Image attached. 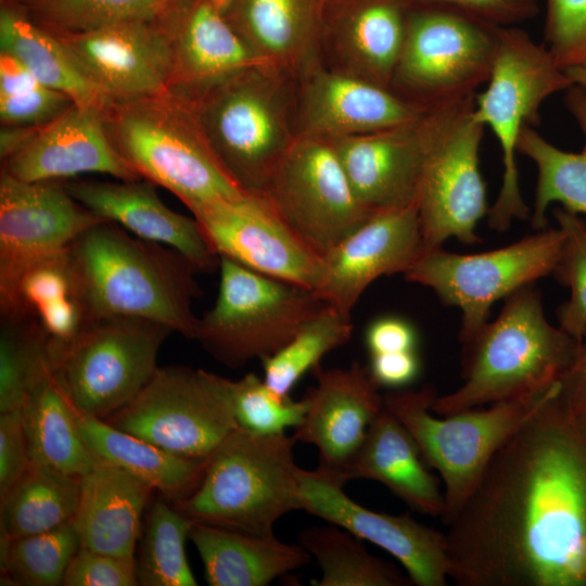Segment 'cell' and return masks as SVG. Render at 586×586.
Returning <instances> with one entry per match:
<instances>
[{
  "instance_id": "7a4b0ae2",
  "label": "cell",
  "mask_w": 586,
  "mask_h": 586,
  "mask_svg": "<svg viewBox=\"0 0 586 586\" xmlns=\"http://www.w3.org/2000/svg\"><path fill=\"white\" fill-rule=\"evenodd\" d=\"M77 295L91 320L149 319L193 339L199 318L192 302L201 294L199 269L177 251L103 221L67 249Z\"/></svg>"
},
{
  "instance_id": "836d02e7",
  "label": "cell",
  "mask_w": 586,
  "mask_h": 586,
  "mask_svg": "<svg viewBox=\"0 0 586 586\" xmlns=\"http://www.w3.org/2000/svg\"><path fill=\"white\" fill-rule=\"evenodd\" d=\"M28 454L33 463L80 477L98 459L84 442L78 415L48 370L21 407Z\"/></svg>"
},
{
  "instance_id": "11a10c76",
  "label": "cell",
  "mask_w": 586,
  "mask_h": 586,
  "mask_svg": "<svg viewBox=\"0 0 586 586\" xmlns=\"http://www.w3.org/2000/svg\"><path fill=\"white\" fill-rule=\"evenodd\" d=\"M572 84L586 90V55L578 63L564 68Z\"/></svg>"
},
{
  "instance_id": "f6af8a7d",
  "label": "cell",
  "mask_w": 586,
  "mask_h": 586,
  "mask_svg": "<svg viewBox=\"0 0 586 586\" xmlns=\"http://www.w3.org/2000/svg\"><path fill=\"white\" fill-rule=\"evenodd\" d=\"M230 400L238 425L258 434H281L303 420L308 399L292 400L275 394L254 373L230 380Z\"/></svg>"
},
{
  "instance_id": "1f68e13d",
  "label": "cell",
  "mask_w": 586,
  "mask_h": 586,
  "mask_svg": "<svg viewBox=\"0 0 586 586\" xmlns=\"http://www.w3.org/2000/svg\"><path fill=\"white\" fill-rule=\"evenodd\" d=\"M78 428L97 459L145 482L173 505L190 496L202 481L207 460L173 455L100 418L78 416Z\"/></svg>"
},
{
  "instance_id": "74e56055",
  "label": "cell",
  "mask_w": 586,
  "mask_h": 586,
  "mask_svg": "<svg viewBox=\"0 0 586 586\" xmlns=\"http://www.w3.org/2000/svg\"><path fill=\"white\" fill-rule=\"evenodd\" d=\"M352 332L351 315L327 304L283 347L262 360L264 382L278 396L288 397L327 353L349 341Z\"/></svg>"
},
{
  "instance_id": "3957f363",
  "label": "cell",
  "mask_w": 586,
  "mask_h": 586,
  "mask_svg": "<svg viewBox=\"0 0 586 586\" xmlns=\"http://www.w3.org/2000/svg\"><path fill=\"white\" fill-rule=\"evenodd\" d=\"M578 341L544 314L533 285L505 298L501 311L462 343L461 385L438 396L432 411L448 416L546 391L572 360Z\"/></svg>"
},
{
  "instance_id": "5b68a950",
  "label": "cell",
  "mask_w": 586,
  "mask_h": 586,
  "mask_svg": "<svg viewBox=\"0 0 586 586\" xmlns=\"http://www.w3.org/2000/svg\"><path fill=\"white\" fill-rule=\"evenodd\" d=\"M293 81L256 64L189 98L211 148L245 192H264L296 137Z\"/></svg>"
},
{
  "instance_id": "d6986e66",
  "label": "cell",
  "mask_w": 586,
  "mask_h": 586,
  "mask_svg": "<svg viewBox=\"0 0 586 586\" xmlns=\"http://www.w3.org/2000/svg\"><path fill=\"white\" fill-rule=\"evenodd\" d=\"M297 475L302 510L387 551L413 585H447L451 563L446 533L417 522L409 513L396 515L362 507L343 491L345 483L320 468H300Z\"/></svg>"
},
{
  "instance_id": "9a60e30c",
  "label": "cell",
  "mask_w": 586,
  "mask_h": 586,
  "mask_svg": "<svg viewBox=\"0 0 586 586\" xmlns=\"http://www.w3.org/2000/svg\"><path fill=\"white\" fill-rule=\"evenodd\" d=\"M474 97L459 103L426 154L417 200L424 252L449 238L481 242L475 229L488 213L479 158L485 127L473 118Z\"/></svg>"
},
{
  "instance_id": "60d3db41",
  "label": "cell",
  "mask_w": 586,
  "mask_h": 586,
  "mask_svg": "<svg viewBox=\"0 0 586 586\" xmlns=\"http://www.w3.org/2000/svg\"><path fill=\"white\" fill-rule=\"evenodd\" d=\"M81 547L73 520L50 531L24 537H1L4 581L14 585H62L65 572Z\"/></svg>"
},
{
  "instance_id": "cb8c5ba5",
  "label": "cell",
  "mask_w": 586,
  "mask_h": 586,
  "mask_svg": "<svg viewBox=\"0 0 586 586\" xmlns=\"http://www.w3.org/2000/svg\"><path fill=\"white\" fill-rule=\"evenodd\" d=\"M311 371L317 384L306 395L308 408L293 436L314 445L319 451L318 468L342 481L341 473L384 409L383 395L368 367L358 362L345 369L318 365Z\"/></svg>"
},
{
  "instance_id": "9c48e42d",
  "label": "cell",
  "mask_w": 586,
  "mask_h": 586,
  "mask_svg": "<svg viewBox=\"0 0 586 586\" xmlns=\"http://www.w3.org/2000/svg\"><path fill=\"white\" fill-rule=\"evenodd\" d=\"M215 305L198 320L194 340L215 359L238 368L283 347L327 303L309 289L220 257Z\"/></svg>"
},
{
  "instance_id": "6da1fadb",
  "label": "cell",
  "mask_w": 586,
  "mask_h": 586,
  "mask_svg": "<svg viewBox=\"0 0 586 586\" xmlns=\"http://www.w3.org/2000/svg\"><path fill=\"white\" fill-rule=\"evenodd\" d=\"M498 449L447 524L459 586H586V418L557 396Z\"/></svg>"
},
{
  "instance_id": "83f0119b",
  "label": "cell",
  "mask_w": 586,
  "mask_h": 586,
  "mask_svg": "<svg viewBox=\"0 0 586 586\" xmlns=\"http://www.w3.org/2000/svg\"><path fill=\"white\" fill-rule=\"evenodd\" d=\"M242 40L262 64L294 79L320 62L329 0H220Z\"/></svg>"
},
{
  "instance_id": "f1b7e54d",
  "label": "cell",
  "mask_w": 586,
  "mask_h": 586,
  "mask_svg": "<svg viewBox=\"0 0 586 586\" xmlns=\"http://www.w3.org/2000/svg\"><path fill=\"white\" fill-rule=\"evenodd\" d=\"M79 481V504L73 523L81 547L136 558L142 515L154 488L99 459Z\"/></svg>"
},
{
  "instance_id": "bcb514c9",
  "label": "cell",
  "mask_w": 586,
  "mask_h": 586,
  "mask_svg": "<svg viewBox=\"0 0 586 586\" xmlns=\"http://www.w3.org/2000/svg\"><path fill=\"white\" fill-rule=\"evenodd\" d=\"M544 44L566 68L586 55V0H546Z\"/></svg>"
},
{
  "instance_id": "277c9868",
  "label": "cell",
  "mask_w": 586,
  "mask_h": 586,
  "mask_svg": "<svg viewBox=\"0 0 586 586\" xmlns=\"http://www.w3.org/2000/svg\"><path fill=\"white\" fill-rule=\"evenodd\" d=\"M103 116L114 148L131 169L170 191L190 212L246 193L217 158L189 98L169 89L112 102Z\"/></svg>"
},
{
  "instance_id": "2e32d148",
  "label": "cell",
  "mask_w": 586,
  "mask_h": 586,
  "mask_svg": "<svg viewBox=\"0 0 586 586\" xmlns=\"http://www.w3.org/2000/svg\"><path fill=\"white\" fill-rule=\"evenodd\" d=\"M109 221L77 202L63 181H24L0 173V308L34 264L62 253L87 229Z\"/></svg>"
},
{
  "instance_id": "c3c4849f",
  "label": "cell",
  "mask_w": 586,
  "mask_h": 586,
  "mask_svg": "<svg viewBox=\"0 0 586 586\" xmlns=\"http://www.w3.org/2000/svg\"><path fill=\"white\" fill-rule=\"evenodd\" d=\"M30 464L21 409L0 412V497Z\"/></svg>"
},
{
  "instance_id": "db71d44e",
  "label": "cell",
  "mask_w": 586,
  "mask_h": 586,
  "mask_svg": "<svg viewBox=\"0 0 586 586\" xmlns=\"http://www.w3.org/2000/svg\"><path fill=\"white\" fill-rule=\"evenodd\" d=\"M37 127L2 126L0 131L1 162L17 152L30 138Z\"/></svg>"
},
{
  "instance_id": "30bf717a",
  "label": "cell",
  "mask_w": 586,
  "mask_h": 586,
  "mask_svg": "<svg viewBox=\"0 0 586 586\" xmlns=\"http://www.w3.org/2000/svg\"><path fill=\"white\" fill-rule=\"evenodd\" d=\"M409 10L392 88L433 107L474 95L487 82L500 27L434 4Z\"/></svg>"
},
{
  "instance_id": "ee69618b",
  "label": "cell",
  "mask_w": 586,
  "mask_h": 586,
  "mask_svg": "<svg viewBox=\"0 0 586 586\" xmlns=\"http://www.w3.org/2000/svg\"><path fill=\"white\" fill-rule=\"evenodd\" d=\"M553 216L564 240L552 275L570 292L557 310L558 326L581 342L586 336V218L561 206Z\"/></svg>"
},
{
  "instance_id": "ac0fdd59",
  "label": "cell",
  "mask_w": 586,
  "mask_h": 586,
  "mask_svg": "<svg viewBox=\"0 0 586 586\" xmlns=\"http://www.w3.org/2000/svg\"><path fill=\"white\" fill-rule=\"evenodd\" d=\"M464 99L430 107L420 118L399 126L330 139L368 211L375 214L417 204L429 148Z\"/></svg>"
},
{
  "instance_id": "ba28073f",
  "label": "cell",
  "mask_w": 586,
  "mask_h": 586,
  "mask_svg": "<svg viewBox=\"0 0 586 586\" xmlns=\"http://www.w3.org/2000/svg\"><path fill=\"white\" fill-rule=\"evenodd\" d=\"M486 84V89L474 97L472 115L493 131L501 150V187L487 215L489 227L504 232L514 219L530 217L515 162L521 132L539 122V110L546 99L573 84L544 43L513 27H500Z\"/></svg>"
},
{
  "instance_id": "4dcf8cb0",
  "label": "cell",
  "mask_w": 586,
  "mask_h": 586,
  "mask_svg": "<svg viewBox=\"0 0 586 586\" xmlns=\"http://www.w3.org/2000/svg\"><path fill=\"white\" fill-rule=\"evenodd\" d=\"M189 539L200 555L211 586H266L311 559L301 544L194 521Z\"/></svg>"
},
{
  "instance_id": "f546056e",
  "label": "cell",
  "mask_w": 586,
  "mask_h": 586,
  "mask_svg": "<svg viewBox=\"0 0 586 586\" xmlns=\"http://www.w3.org/2000/svg\"><path fill=\"white\" fill-rule=\"evenodd\" d=\"M341 479L344 483L373 480L415 511L438 518L445 513L438 480L429 471L411 434L385 407L369 426Z\"/></svg>"
},
{
  "instance_id": "d4e9b609",
  "label": "cell",
  "mask_w": 586,
  "mask_h": 586,
  "mask_svg": "<svg viewBox=\"0 0 586 586\" xmlns=\"http://www.w3.org/2000/svg\"><path fill=\"white\" fill-rule=\"evenodd\" d=\"M156 20L173 55L170 90L187 98L262 64L226 17L220 0H176Z\"/></svg>"
},
{
  "instance_id": "8d00e7d4",
  "label": "cell",
  "mask_w": 586,
  "mask_h": 586,
  "mask_svg": "<svg viewBox=\"0 0 586 586\" xmlns=\"http://www.w3.org/2000/svg\"><path fill=\"white\" fill-rule=\"evenodd\" d=\"M301 544L321 569L315 586H410L407 574L396 565L368 552L360 539L331 524L300 532Z\"/></svg>"
},
{
  "instance_id": "f5cc1de1",
  "label": "cell",
  "mask_w": 586,
  "mask_h": 586,
  "mask_svg": "<svg viewBox=\"0 0 586 586\" xmlns=\"http://www.w3.org/2000/svg\"><path fill=\"white\" fill-rule=\"evenodd\" d=\"M557 396L571 411L586 418V336L558 381Z\"/></svg>"
},
{
  "instance_id": "681fc988",
  "label": "cell",
  "mask_w": 586,
  "mask_h": 586,
  "mask_svg": "<svg viewBox=\"0 0 586 586\" xmlns=\"http://www.w3.org/2000/svg\"><path fill=\"white\" fill-rule=\"evenodd\" d=\"M409 4H434L451 8L486 23L509 27L537 12L536 0H405Z\"/></svg>"
},
{
  "instance_id": "8992f818",
  "label": "cell",
  "mask_w": 586,
  "mask_h": 586,
  "mask_svg": "<svg viewBox=\"0 0 586 586\" xmlns=\"http://www.w3.org/2000/svg\"><path fill=\"white\" fill-rule=\"evenodd\" d=\"M295 443L238 426L207 459L196 489L173 506L194 522L275 536L282 515L302 510Z\"/></svg>"
},
{
  "instance_id": "f35d334b",
  "label": "cell",
  "mask_w": 586,
  "mask_h": 586,
  "mask_svg": "<svg viewBox=\"0 0 586 586\" xmlns=\"http://www.w3.org/2000/svg\"><path fill=\"white\" fill-rule=\"evenodd\" d=\"M192 523L164 499L153 502L136 558L139 585H198L184 549Z\"/></svg>"
},
{
  "instance_id": "ffe728a7",
  "label": "cell",
  "mask_w": 586,
  "mask_h": 586,
  "mask_svg": "<svg viewBox=\"0 0 586 586\" xmlns=\"http://www.w3.org/2000/svg\"><path fill=\"white\" fill-rule=\"evenodd\" d=\"M55 35L109 104L170 89L173 55L156 18Z\"/></svg>"
},
{
  "instance_id": "52a82bcc",
  "label": "cell",
  "mask_w": 586,
  "mask_h": 586,
  "mask_svg": "<svg viewBox=\"0 0 586 586\" xmlns=\"http://www.w3.org/2000/svg\"><path fill=\"white\" fill-rule=\"evenodd\" d=\"M558 390L550 388L448 416L432 411L435 388L396 390L383 395L384 407L408 430L428 467L444 484L447 525L480 482L498 449Z\"/></svg>"
},
{
  "instance_id": "5bb4252c",
  "label": "cell",
  "mask_w": 586,
  "mask_h": 586,
  "mask_svg": "<svg viewBox=\"0 0 586 586\" xmlns=\"http://www.w3.org/2000/svg\"><path fill=\"white\" fill-rule=\"evenodd\" d=\"M262 194L321 257L373 215L324 137L296 135Z\"/></svg>"
},
{
  "instance_id": "e0dca14e",
  "label": "cell",
  "mask_w": 586,
  "mask_h": 586,
  "mask_svg": "<svg viewBox=\"0 0 586 586\" xmlns=\"http://www.w3.org/2000/svg\"><path fill=\"white\" fill-rule=\"evenodd\" d=\"M191 213L219 257L314 292L318 289L322 257L293 231L264 194L246 192Z\"/></svg>"
},
{
  "instance_id": "d6a6232c",
  "label": "cell",
  "mask_w": 586,
  "mask_h": 586,
  "mask_svg": "<svg viewBox=\"0 0 586 586\" xmlns=\"http://www.w3.org/2000/svg\"><path fill=\"white\" fill-rule=\"evenodd\" d=\"M0 2L1 53L16 59L39 82L76 104L102 110L109 105L55 34L37 24L16 0Z\"/></svg>"
},
{
  "instance_id": "484cf974",
  "label": "cell",
  "mask_w": 586,
  "mask_h": 586,
  "mask_svg": "<svg viewBox=\"0 0 586 586\" xmlns=\"http://www.w3.org/2000/svg\"><path fill=\"white\" fill-rule=\"evenodd\" d=\"M409 5L405 0H329L320 46L326 66L392 88Z\"/></svg>"
},
{
  "instance_id": "603a6c76",
  "label": "cell",
  "mask_w": 586,
  "mask_h": 586,
  "mask_svg": "<svg viewBox=\"0 0 586 586\" xmlns=\"http://www.w3.org/2000/svg\"><path fill=\"white\" fill-rule=\"evenodd\" d=\"M1 170L24 181H63L87 173L116 180L141 179L114 148L103 110L76 103L37 127L28 141L2 162Z\"/></svg>"
},
{
  "instance_id": "d590c367",
  "label": "cell",
  "mask_w": 586,
  "mask_h": 586,
  "mask_svg": "<svg viewBox=\"0 0 586 586\" xmlns=\"http://www.w3.org/2000/svg\"><path fill=\"white\" fill-rule=\"evenodd\" d=\"M79 477L33 463L1 498V537L13 539L56 528L76 514Z\"/></svg>"
},
{
  "instance_id": "816d5d0a",
  "label": "cell",
  "mask_w": 586,
  "mask_h": 586,
  "mask_svg": "<svg viewBox=\"0 0 586 586\" xmlns=\"http://www.w3.org/2000/svg\"><path fill=\"white\" fill-rule=\"evenodd\" d=\"M369 372L381 387L402 388L416 380L420 360L416 351L370 355Z\"/></svg>"
},
{
  "instance_id": "4316f807",
  "label": "cell",
  "mask_w": 586,
  "mask_h": 586,
  "mask_svg": "<svg viewBox=\"0 0 586 586\" xmlns=\"http://www.w3.org/2000/svg\"><path fill=\"white\" fill-rule=\"evenodd\" d=\"M65 189L89 211L115 222L138 238L168 246L199 271L219 267L220 257L213 251L194 217L169 208L157 195L155 184L136 180H63Z\"/></svg>"
},
{
  "instance_id": "44dd1931",
  "label": "cell",
  "mask_w": 586,
  "mask_h": 586,
  "mask_svg": "<svg viewBox=\"0 0 586 586\" xmlns=\"http://www.w3.org/2000/svg\"><path fill=\"white\" fill-rule=\"evenodd\" d=\"M424 252L417 204L373 214L323 257L316 295L351 315L378 278L404 273Z\"/></svg>"
},
{
  "instance_id": "e575fe53",
  "label": "cell",
  "mask_w": 586,
  "mask_h": 586,
  "mask_svg": "<svg viewBox=\"0 0 586 586\" xmlns=\"http://www.w3.org/2000/svg\"><path fill=\"white\" fill-rule=\"evenodd\" d=\"M565 91V106L586 141V90L573 85ZM518 152L528 157L537 168L532 213L534 229L547 228V209L552 203H559L573 214L586 215V142L579 152L564 151L528 126L521 132Z\"/></svg>"
},
{
  "instance_id": "7c38bea8",
  "label": "cell",
  "mask_w": 586,
  "mask_h": 586,
  "mask_svg": "<svg viewBox=\"0 0 586 586\" xmlns=\"http://www.w3.org/2000/svg\"><path fill=\"white\" fill-rule=\"evenodd\" d=\"M103 420L173 455L200 461L239 426L230 380L186 366L158 367L128 404Z\"/></svg>"
},
{
  "instance_id": "4fadbf2b",
  "label": "cell",
  "mask_w": 586,
  "mask_h": 586,
  "mask_svg": "<svg viewBox=\"0 0 586 586\" xmlns=\"http://www.w3.org/2000/svg\"><path fill=\"white\" fill-rule=\"evenodd\" d=\"M563 240L557 227L483 253L457 254L440 247L423 252L403 276L461 310L463 343L489 320L493 304L553 273Z\"/></svg>"
},
{
  "instance_id": "7dc6e473",
  "label": "cell",
  "mask_w": 586,
  "mask_h": 586,
  "mask_svg": "<svg viewBox=\"0 0 586 586\" xmlns=\"http://www.w3.org/2000/svg\"><path fill=\"white\" fill-rule=\"evenodd\" d=\"M62 585H139L136 558L116 557L80 547L65 572Z\"/></svg>"
},
{
  "instance_id": "9f6ffc18",
  "label": "cell",
  "mask_w": 586,
  "mask_h": 586,
  "mask_svg": "<svg viewBox=\"0 0 586 586\" xmlns=\"http://www.w3.org/2000/svg\"><path fill=\"white\" fill-rule=\"evenodd\" d=\"M0 1H3V0H0Z\"/></svg>"
},
{
  "instance_id": "7bdbcfd3",
  "label": "cell",
  "mask_w": 586,
  "mask_h": 586,
  "mask_svg": "<svg viewBox=\"0 0 586 586\" xmlns=\"http://www.w3.org/2000/svg\"><path fill=\"white\" fill-rule=\"evenodd\" d=\"M74 101L43 86L16 59L0 52V120L2 126L39 127Z\"/></svg>"
},
{
  "instance_id": "8fae6325",
  "label": "cell",
  "mask_w": 586,
  "mask_h": 586,
  "mask_svg": "<svg viewBox=\"0 0 586 586\" xmlns=\"http://www.w3.org/2000/svg\"><path fill=\"white\" fill-rule=\"evenodd\" d=\"M171 332L143 318L93 319L52 361V372L78 416L105 419L153 377Z\"/></svg>"
},
{
  "instance_id": "7402d4cb",
  "label": "cell",
  "mask_w": 586,
  "mask_h": 586,
  "mask_svg": "<svg viewBox=\"0 0 586 586\" xmlns=\"http://www.w3.org/2000/svg\"><path fill=\"white\" fill-rule=\"evenodd\" d=\"M297 80L296 135L332 139L372 132L416 120L430 109L321 62Z\"/></svg>"
},
{
  "instance_id": "f907efd6",
  "label": "cell",
  "mask_w": 586,
  "mask_h": 586,
  "mask_svg": "<svg viewBox=\"0 0 586 586\" xmlns=\"http://www.w3.org/2000/svg\"><path fill=\"white\" fill-rule=\"evenodd\" d=\"M365 342L370 355L411 352L417 348L418 336L409 321L386 316L373 320L368 326Z\"/></svg>"
},
{
  "instance_id": "b9f144b4",
  "label": "cell",
  "mask_w": 586,
  "mask_h": 586,
  "mask_svg": "<svg viewBox=\"0 0 586 586\" xmlns=\"http://www.w3.org/2000/svg\"><path fill=\"white\" fill-rule=\"evenodd\" d=\"M53 34L81 33L106 25L157 18L176 0H16Z\"/></svg>"
},
{
  "instance_id": "ab89813d",
  "label": "cell",
  "mask_w": 586,
  "mask_h": 586,
  "mask_svg": "<svg viewBox=\"0 0 586 586\" xmlns=\"http://www.w3.org/2000/svg\"><path fill=\"white\" fill-rule=\"evenodd\" d=\"M52 369L48 339L33 316H1L0 412L21 409L37 381Z\"/></svg>"
}]
</instances>
